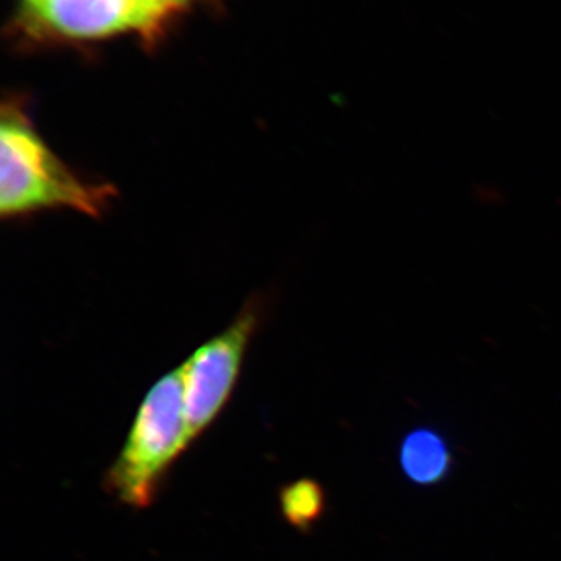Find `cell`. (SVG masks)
<instances>
[{"label":"cell","instance_id":"obj_1","mask_svg":"<svg viewBox=\"0 0 561 561\" xmlns=\"http://www.w3.org/2000/svg\"><path fill=\"white\" fill-rule=\"evenodd\" d=\"M117 192L113 184L81 179L50 149L22 99H5L0 116V216L21 219L70 209L101 219Z\"/></svg>","mask_w":561,"mask_h":561},{"label":"cell","instance_id":"obj_2","mask_svg":"<svg viewBox=\"0 0 561 561\" xmlns=\"http://www.w3.org/2000/svg\"><path fill=\"white\" fill-rule=\"evenodd\" d=\"M190 446L183 378L176 368L144 398L127 442L106 474V486L128 507H149L162 478Z\"/></svg>","mask_w":561,"mask_h":561},{"label":"cell","instance_id":"obj_3","mask_svg":"<svg viewBox=\"0 0 561 561\" xmlns=\"http://www.w3.org/2000/svg\"><path fill=\"white\" fill-rule=\"evenodd\" d=\"M260 312L256 302H247L230 327L203 343L181 365L191 445L202 437L230 400L241 375L247 350L260 324Z\"/></svg>","mask_w":561,"mask_h":561},{"label":"cell","instance_id":"obj_4","mask_svg":"<svg viewBox=\"0 0 561 561\" xmlns=\"http://www.w3.org/2000/svg\"><path fill=\"white\" fill-rule=\"evenodd\" d=\"M164 0H39L27 5L36 31L70 39L105 38L114 33H151L165 13Z\"/></svg>","mask_w":561,"mask_h":561},{"label":"cell","instance_id":"obj_5","mask_svg":"<svg viewBox=\"0 0 561 561\" xmlns=\"http://www.w3.org/2000/svg\"><path fill=\"white\" fill-rule=\"evenodd\" d=\"M451 446L440 432L416 427L402 438L400 468L409 482L419 486H435L451 474Z\"/></svg>","mask_w":561,"mask_h":561},{"label":"cell","instance_id":"obj_6","mask_svg":"<svg viewBox=\"0 0 561 561\" xmlns=\"http://www.w3.org/2000/svg\"><path fill=\"white\" fill-rule=\"evenodd\" d=\"M280 507L291 526L311 527L324 512V491L311 479H301L284 489Z\"/></svg>","mask_w":561,"mask_h":561},{"label":"cell","instance_id":"obj_7","mask_svg":"<svg viewBox=\"0 0 561 561\" xmlns=\"http://www.w3.org/2000/svg\"><path fill=\"white\" fill-rule=\"evenodd\" d=\"M27 2V5H33V3L39 2V0H25Z\"/></svg>","mask_w":561,"mask_h":561}]
</instances>
